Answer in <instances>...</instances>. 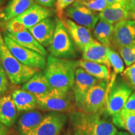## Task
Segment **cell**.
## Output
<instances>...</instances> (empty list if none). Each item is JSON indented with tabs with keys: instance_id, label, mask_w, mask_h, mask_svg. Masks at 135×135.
Returning <instances> with one entry per match:
<instances>
[{
	"instance_id": "obj_1",
	"label": "cell",
	"mask_w": 135,
	"mask_h": 135,
	"mask_svg": "<svg viewBox=\"0 0 135 135\" xmlns=\"http://www.w3.org/2000/svg\"><path fill=\"white\" fill-rule=\"evenodd\" d=\"M108 116L106 110L97 113L80 110L71 112L69 119L73 135H116L117 128Z\"/></svg>"
},
{
	"instance_id": "obj_2",
	"label": "cell",
	"mask_w": 135,
	"mask_h": 135,
	"mask_svg": "<svg viewBox=\"0 0 135 135\" xmlns=\"http://www.w3.org/2000/svg\"><path fill=\"white\" fill-rule=\"evenodd\" d=\"M78 61L62 59L50 55L47 57L44 75L53 90L66 93L72 89Z\"/></svg>"
},
{
	"instance_id": "obj_3",
	"label": "cell",
	"mask_w": 135,
	"mask_h": 135,
	"mask_svg": "<svg viewBox=\"0 0 135 135\" xmlns=\"http://www.w3.org/2000/svg\"><path fill=\"white\" fill-rule=\"evenodd\" d=\"M0 63L13 84H24L40 70L25 65L11 53L0 33Z\"/></svg>"
},
{
	"instance_id": "obj_4",
	"label": "cell",
	"mask_w": 135,
	"mask_h": 135,
	"mask_svg": "<svg viewBox=\"0 0 135 135\" xmlns=\"http://www.w3.org/2000/svg\"><path fill=\"white\" fill-rule=\"evenodd\" d=\"M133 88L129 83L113 73L109 80L106 94L105 109L109 116L122 110L133 92Z\"/></svg>"
},
{
	"instance_id": "obj_5",
	"label": "cell",
	"mask_w": 135,
	"mask_h": 135,
	"mask_svg": "<svg viewBox=\"0 0 135 135\" xmlns=\"http://www.w3.org/2000/svg\"><path fill=\"white\" fill-rule=\"evenodd\" d=\"M56 25L52 43L48 47L50 55L62 59L72 60L78 56V48L60 18H56Z\"/></svg>"
},
{
	"instance_id": "obj_6",
	"label": "cell",
	"mask_w": 135,
	"mask_h": 135,
	"mask_svg": "<svg viewBox=\"0 0 135 135\" xmlns=\"http://www.w3.org/2000/svg\"><path fill=\"white\" fill-rule=\"evenodd\" d=\"M38 108L53 112H73L75 106V99L71 90L62 93L52 90L45 95L36 97Z\"/></svg>"
},
{
	"instance_id": "obj_7",
	"label": "cell",
	"mask_w": 135,
	"mask_h": 135,
	"mask_svg": "<svg viewBox=\"0 0 135 135\" xmlns=\"http://www.w3.org/2000/svg\"><path fill=\"white\" fill-rule=\"evenodd\" d=\"M6 46L20 63L28 66L41 70L46 66V59L35 51L17 43L6 35H3Z\"/></svg>"
},
{
	"instance_id": "obj_8",
	"label": "cell",
	"mask_w": 135,
	"mask_h": 135,
	"mask_svg": "<svg viewBox=\"0 0 135 135\" xmlns=\"http://www.w3.org/2000/svg\"><path fill=\"white\" fill-rule=\"evenodd\" d=\"M109 81L99 80L89 89L80 111L88 113H97L106 110V94Z\"/></svg>"
},
{
	"instance_id": "obj_9",
	"label": "cell",
	"mask_w": 135,
	"mask_h": 135,
	"mask_svg": "<svg viewBox=\"0 0 135 135\" xmlns=\"http://www.w3.org/2000/svg\"><path fill=\"white\" fill-rule=\"evenodd\" d=\"M63 15L90 30L94 29L100 18L98 13L89 9L78 0L65 9Z\"/></svg>"
},
{
	"instance_id": "obj_10",
	"label": "cell",
	"mask_w": 135,
	"mask_h": 135,
	"mask_svg": "<svg viewBox=\"0 0 135 135\" xmlns=\"http://www.w3.org/2000/svg\"><path fill=\"white\" fill-rule=\"evenodd\" d=\"M96 78L85 71L81 67H78L75 73V80L72 88L75 99V106L78 110H81L88 91L94 85L99 82Z\"/></svg>"
},
{
	"instance_id": "obj_11",
	"label": "cell",
	"mask_w": 135,
	"mask_h": 135,
	"mask_svg": "<svg viewBox=\"0 0 135 135\" xmlns=\"http://www.w3.org/2000/svg\"><path fill=\"white\" fill-rule=\"evenodd\" d=\"M67 119L68 116L64 113H50L44 116L38 127L30 135H60Z\"/></svg>"
},
{
	"instance_id": "obj_12",
	"label": "cell",
	"mask_w": 135,
	"mask_h": 135,
	"mask_svg": "<svg viewBox=\"0 0 135 135\" xmlns=\"http://www.w3.org/2000/svg\"><path fill=\"white\" fill-rule=\"evenodd\" d=\"M55 11L52 8H48L34 3L29 9L16 17L13 21L19 24L25 30H28L46 18L52 17Z\"/></svg>"
},
{
	"instance_id": "obj_13",
	"label": "cell",
	"mask_w": 135,
	"mask_h": 135,
	"mask_svg": "<svg viewBox=\"0 0 135 135\" xmlns=\"http://www.w3.org/2000/svg\"><path fill=\"white\" fill-rule=\"evenodd\" d=\"M135 45V20H127L114 25L112 45L118 50Z\"/></svg>"
},
{
	"instance_id": "obj_14",
	"label": "cell",
	"mask_w": 135,
	"mask_h": 135,
	"mask_svg": "<svg viewBox=\"0 0 135 135\" xmlns=\"http://www.w3.org/2000/svg\"><path fill=\"white\" fill-rule=\"evenodd\" d=\"M59 18L61 20L78 50L81 52H83L84 48L94 40L90 30L77 24L64 15Z\"/></svg>"
},
{
	"instance_id": "obj_15",
	"label": "cell",
	"mask_w": 135,
	"mask_h": 135,
	"mask_svg": "<svg viewBox=\"0 0 135 135\" xmlns=\"http://www.w3.org/2000/svg\"><path fill=\"white\" fill-rule=\"evenodd\" d=\"M99 15V18L113 25L131 19L130 0H123L108 5Z\"/></svg>"
},
{
	"instance_id": "obj_16",
	"label": "cell",
	"mask_w": 135,
	"mask_h": 135,
	"mask_svg": "<svg viewBox=\"0 0 135 135\" xmlns=\"http://www.w3.org/2000/svg\"><path fill=\"white\" fill-rule=\"evenodd\" d=\"M56 19L52 17L46 18L30 29L31 33L36 40L42 46L46 48L49 47L53 41L54 34L55 32Z\"/></svg>"
},
{
	"instance_id": "obj_17",
	"label": "cell",
	"mask_w": 135,
	"mask_h": 135,
	"mask_svg": "<svg viewBox=\"0 0 135 135\" xmlns=\"http://www.w3.org/2000/svg\"><path fill=\"white\" fill-rule=\"evenodd\" d=\"M108 47L94 40L83 51L82 60L103 64L110 69L111 66L108 56Z\"/></svg>"
},
{
	"instance_id": "obj_18",
	"label": "cell",
	"mask_w": 135,
	"mask_h": 135,
	"mask_svg": "<svg viewBox=\"0 0 135 135\" xmlns=\"http://www.w3.org/2000/svg\"><path fill=\"white\" fill-rule=\"evenodd\" d=\"M3 35L9 37L14 40L17 43L22 46L26 47L30 50H33L40 55L46 58L48 57V52L45 50V48L40 44L34 38L28 30H25L23 31L16 32V33H8L4 31Z\"/></svg>"
},
{
	"instance_id": "obj_19",
	"label": "cell",
	"mask_w": 135,
	"mask_h": 135,
	"mask_svg": "<svg viewBox=\"0 0 135 135\" xmlns=\"http://www.w3.org/2000/svg\"><path fill=\"white\" fill-rule=\"evenodd\" d=\"M34 3V0H9L0 12V21L3 23H7L26 11Z\"/></svg>"
},
{
	"instance_id": "obj_20",
	"label": "cell",
	"mask_w": 135,
	"mask_h": 135,
	"mask_svg": "<svg viewBox=\"0 0 135 135\" xmlns=\"http://www.w3.org/2000/svg\"><path fill=\"white\" fill-rule=\"evenodd\" d=\"M21 88L28 91L36 97L45 95L53 90L44 73L41 71L37 72L28 81L23 84Z\"/></svg>"
},
{
	"instance_id": "obj_21",
	"label": "cell",
	"mask_w": 135,
	"mask_h": 135,
	"mask_svg": "<svg viewBox=\"0 0 135 135\" xmlns=\"http://www.w3.org/2000/svg\"><path fill=\"white\" fill-rule=\"evenodd\" d=\"M11 96L18 112H27L38 108L36 97L28 91L21 88L15 89Z\"/></svg>"
},
{
	"instance_id": "obj_22",
	"label": "cell",
	"mask_w": 135,
	"mask_h": 135,
	"mask_svg": "<svg viewBox=\"0 0 135 135\" xmlns=\"http://www.w3.org/2000/svg\"><path fill=\"white\" fill-rule=\"evenodd\" d=\"M44 116L38 111H27L18 120V132L20 135H30L43 120Z\"/></svg>"
},
{
	"instance_id": "obj_23",
	"label": "cell",
	"mask_w": 135,
	"mask_h": 135,
	"mask_svg": "<svg viewBox=\"0 0 135 135\" xmlns=\"http://www.w3.org/2000/svg\"><path fill=\"white\" fill-rule=\"evenodd\" d=\"M18 111L11 95L0 97V122L11 128L16 122Z\"/></svg>"
},
{
	"instance_id": "obj_24",
	"label": "cell",
	"mask_w": 135,
	"mask_h": 135,
	"mask_svg": "<svg viewBox=\"0 0 135 135\" xmlns=\"http://www.w3.org/2000/svg\"><path fill=\"white\" fill-rule=\"evenodd\" d=\"M111 117L116 128L135 135V111L123 109Z\"/></svg>"
},
{
	"instance_id": "obj_25",
	"label": "cell",
	"mask_w": 135,
	"mask_h": 135,
	"mask_svg": "<svg viewBox=\"0 0 135 135\" xmlns=\"http://www.w3.org/2000/svg\"><path fill=\"white\" fill-rule=\"evenodd\" d=\"M114 26L105 20L99 18L94 28V36L102 45L110 48L112 45Z\"/></svg>"
},
{
	"instance_id": "obj_26",
	"label": "cell",
	"mask_w": 135,
	"mask_h": 135,
	"mask_svg": "<svg viewBox=\"0 0 135 135\" xmlns=\"http://www.w3.org/2000/svg\"><path fill=\"white\" fill-rule=\"evenodd\" d=\"M78 65L89 75L99 80H110V69L107 66L83 60L78 61Z\"/></svg>"
},
{
	"instance_id": "obj_27",
	"label": "cell",
	"mask_w": 135,
	"mask_h": 135,
	"mask_svg": "<svg viewBox=\"0 0 135 135\" xmlns=\"http://www.w3.org/2000/svg\"><path fill=\"white\" fill-rule=\"evenodd\" d=\"M108 56L111 66L113 69L114 73L120 74L124 71V61L123 60L121 56L115 51L113 50L111 48L108 50Z\"/></svg>"
},
{
	"instance_id": "obj_28",
	"label": "cell",
	"mask_w": 135,
	"mask_h": 135,
	"mask_svg": "<svg viewBox=\"0 0 135 135\" xmlns=\"http://www.w3.org/2000/svg\"><path fill=\"white\" fill-rule=\"evenodd\" d=\"M118 51L127 66H129L135 63V45L122 47Z\"/></svg>"
},
{
	"instance_id": "obj_29",
	"label": "cell",
	"mask_w": 135,
	"mask_h": 135,
	"mask_svg": "<svg viewBox=\"0 0 135 135\" xmlns=\"http://www.w3.org/2000/svg\"><path fill=\"white\" fill-rule=\"evenodd\" d=\"M79 1L89 9L94 12L99 13L103 11L108 6L106 0H87V1Z\"/></svg>"
},
{
	"instance_id": "obj_30",
	"label": "cell",
	"mask_w": 135,
	"mask_h": 135,
	"mask_svg": "<svg viewBox=\"0 0 135 135\" xmlns=\"http://www.w3.org/2000/svg\"><path fill=\"white\" fill-rule=\"evenodd\" d=\"M75 1L76 0H56L55 7L58 18L63 16L65 9Z\"/></svg>"
},
{
	"instance_id": "obj_31",
	"label": "cell",
	"mask_w": 135,
	"mask_h": 135,
	"mask_svg": "<svg viewBox=\"0 0 135 135\" xmlns=\"http://www.w3.org/2000/svg\"><path fill=\"white\" fill-rule=\"evenodd\" d=\"M8 86V78L2 66L0 65V95H2L7 91Z\"/></svg>"
},
{
	"instance_id": "obj_32",
	"label": "cell",
	"mask_w": 135,
	"mask_h": 135,
	"mask_svg": "<svg viewBox=\"0 0 135 135\" xmlns=\"http://www.w3.org/2000/svg\"><path fill=\"white\" fill-rule=\"evenodd\" d=\"M123 75L128 82L133 88H135V63L128 66L123 71Z\"/></svg>"
},
{
	"instance_id": "obj_33",
	"label": "cell",
	"mask_w": 135,
	"mask_h": 135,
	"mask_svg": "<svg viewBox=\"0 0 135 135\" xmlns=\"http://www.w3.org/2000/svg\"><path fill=\"white\" fill-rule=\"evenodd\" d=\"M124 109L135 111V91L133 92L124 105Z\"/></svg>"
},
{
	"instance_id": "obj_34",
	"label": "cell",
	"mask_w": 135,
	"mask_h": 135,
	"mask_svg": "<svg viewBox=\"0 0 135 135\" xmlns=\"http://www.w3.org/2000/svg\"><path fill=\"white\" fill-rule=\"evenodd\" d=\"M37 4L44 7L53 8L56 6V0H34Z\"/></svg>"
},
{
	"instance_id": "obj_35",
	"label": "cell",
	"mask_w": 135,
	"mask_h": 135,
	"mask_svg": "<svg viewBox=\"0 0 135 135\" xmlns=\"http://www.w3.org/2000/svg\"><path fill=\"white\" fill-rule=\"evenodd\" d=\"M9 133V128L6 127L0 122V135H8Z\"/></svg>"
},
{
	"instance_id": "obj_36",
	"label": "cell",
	"mask_w": 135,
	"mask_h": 135,
	"mask_svg": "<svg viewBox=\"0 0 135 135\" xmlns=\"http://www.w3.org/2000/svg\"><path fill=\"white\" fill-rule=\"evenodd\" d=\"M131 19L135 20V0H130Z\"/></svg>"
},
{
	"instance_id": "obj_37",
	"label": "cell",
	"mask_w": 135,
	"mask_h": 135,
	"mask_svg": "<svg viewBox=\"0 0 135 135\" xmlns=\"http://www.w3.org/2000/svg\"><path fill=\"white\" fill-rule=\"evenodd\" d=\"M116 135H132L129 133H128L126 131H118L117 134Z\"/></svg>"
},
{
	"instance_id": "obj_38",
	"label": "cell",
	"mask_w": 135,
	"mask_h": 135,
	"mask_svg": "<svg viewBox=\"0 0 135 135\" xmlns=\"http://www.w3.org/2000/svg\"><path fill=\"white\" fill-rule=\"evenodd\" d=\"M106 1H107L108 5H111V4H113V3H114L118 2V1H123V0H106Z\"/></svg>"
},
{
	"instance_id": "obj_39",
	"label": "cell",
	"mask_w": 135,
	"mask_h": 135,
	"mask_svg": "<svg viewBox=\"0 0 135 135\" xmlns=\"http://www.w3.org/2000/svg\"><path fill=\"white\" fill-rule=\"evenodd\" d=\"M4 1H5V0H0V5L2 4V3L4 2Z\"/></svg>"
},
{
	"instance_id": "obj_40",
	"label": "cell",
	"mask_w": 135,
	"mask_h": 135,
	"mask_svg": "<svg viewBox=\"0 0 135 135\" xmlns=\"http://www.w3.org/2000/svg\"><path fill=\"white\" fill-rule=\"evenodd\" d=\"M62 135H70V134H69L68 133H65V134H62Z\"/></svg>"
},
{
	"instance_id": "obj_41",
	"label": "cell",
	"mask_w": 135,
	"mask_h": 135,
	"mask_svg": "<svg viewBox=\"0 0 135 135\" xmlns=\"http://www.w3.org/2000/svg\"><path fill=\"white\" fill-rule=\"evenodd\" d=\"M78 1H87V0H78Z\"/></svg>"
},
{
	"instance_id": "obj_42",
	"label": "cell",
	"mask_w": 135,
	"mask_h": 135,
	"mask_svg": "<svg viewBox=\"0 0 135 135\" xmlns=\"http://www.w3.org/2000/svg\"><path fill=\"white\" fill-rule=\"evenodd\" d=\"M1 23H1V21H0V26H1Z\"/></svg>"
},
{
	"instance_id": "obj_43",
	"label": "cell",
	"mask_w": 135,
	"mask_h": 135,
	"mask_svg": "<svg viewBox=\"0 0 135 135\" xmlns=\"http://www.w3.org/2000/svg\"><path fill=\"white\" fill-rule=\"evenodd\" d=\"M0 65H1V63H0Z\"/></svg>"
}]
</instances>
